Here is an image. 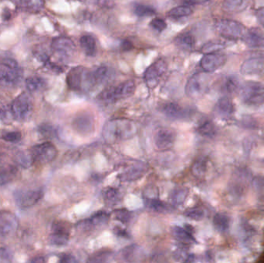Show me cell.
Listing matches in <instances>:
<instances>
[{"label":"cell","instance_id":"6da1fadb","mask_svg":"<svg viewBox=\"0 0 264 263\" xmlns=\"http://www.w3.org/2000/svg\"><path fill=\"white\" fill-rule=\"evenodd\" d=\"M137 124L126 118H114L108 120L102 130V136L108 144L117 143L133 138L138 133Z\"/></svg>","mask_w":264,"mask_h":263},{"label":"cell","instance_id":"7a4b0ae2","mask_svg":"<svg viewBox=\"0 0 264 263\" xmlns=\"http://www.w3.org/2000/svg\"><path fill=\"white\" fill-rule=\"evenodd\" d=\"M23 78V70L13 59H6L0 63V85L12 87Z\"/></svg>","mask_w":264,"mask_h":263},{"label":"cell","instance_id":"3957f363","mask_svg":"<svg viewBox=\"0 0 264 263\" xmlns=\"http://www.w3.org/2000/svg\"><path fill=\"white\" fill-rule=\"evenodd\" d=\"M12 117L19 121H26L31 117L33 111V101L28 93H22L10 104Z\"/></svg>","mask_w":264,"mask_h":263},{"label":"cell","instance_id":"277c9868","mask_svg":"<svg viewBox=\"0 0 264 263\" xmlns=\"http://www.w3.org/2000/svg\"><path fill=\"white\" fill-rule=\"evenodd\" d=\"M240 96L247 105H261L264 103V85L257 82H246L240 88Z\"/></svg>","mask_w":264,"mask_h":263},{"label":"cell","instance_id":"5b68a950","mask_svg":"<svg viewBox=\"0 0 264 263\" xmlns=\"http://www.w3.org/2000/svg\"><path fill=\"white\" fill-rule=\"evenodd\" d=\"M136 88V83L133 80H127L117 86L105 90L101 93V99L108 103H114L120 100L126 99L134 95Z\"/></svg>","mask_w":264,"mask_h":263},{"label":"cell","instance_id":"8992f818","mask_svg":"<svg viewBox=\"0 0 264 263\" xmlns=\"http://www.w3.org/2000/svg\"><path fill=\"white\" fill-rule=\"evenodd\" d=\"M67 83L73 91H80L85 86L89 87L94 84L92 73L88 72L84 67H73L67 75Z\"/></svg>","mask_w":264,"mask_h":263},{"label":"cell","instance_id":"52a82bcc","mask_svg":"<svg viewBox=\"0 0 264 263\" xmlns=\"http://www.w3.org/2000/svg\"><path fill=\"white\" fill-rule=\"evenodd\" d=\"M215 29L220 34L228 39H240L246 35V28L244 25L236 20L221 19L215 23Z\"/></svg>","mask_w":264,"mask_h":263},{"label":"cell","instance_id":"ba28073f","mask_svg":"<svg viewBox=\"0 0 264 263\" xmlns=\"http://www.w3.org/2000/svg\"><path fill=\"white\" fill-rule=\"evenodd\" d=\"M33 158V163L48 164L55 159L57 155L56 147L51 142H44L35 145L29 151Z\"/></svg>","mask_w":264,"mask_h":263},{"label":"cell","instance_id":"9c48e42d","mask_svg":"<svg viewBox=\"0 0 264 263\" xmlns=\"http://www.w3.org/2000/svg\"><path fill=\"white\" fill-rule=\"evenodd\" d=\"M167 70V64L165 60H158L151 64L144 74L145 83L149 88H155L159 83L161 76H163Z\"/></svg>","mask_w":264,"mask_h":263},{"label":"cell","instance_id":"30bf717a","mask_svg":"<svg viewBox=\"0 0 264 263\" xmlns=\"http://www.w3.org/2000/svg\"><path fill=\"white\" fill-rule=\"evenodd\" d=\"M19 227L18 218L10 211H0V237L13 236Z\"/></svg>","mask_w":264,"mask_h":263},{"label":"cell","instance_id":"8fae6325","mask_svg":"<svg viewBox=\"0 0 264 263\" xmlns=\"http://www.w3.org/2000/svg\"><path fill=\"white\" fill-rule=\"evenodd\" d=\"M226 54L215 52L205 54L200 60V66L206 73H212L222 67L227 62Z\"/></svg>","mask_w":264,"mask_h":263},{"label":"cell","instance_id":"7c38bea8","mask_svg":"<svg viewBox=\"0 0 264 263\" xmlns=\"http://www.w3.org/2000/svg\"><path fill=\"white\" fill-rule=\"evenodd\" d=\"M43 196L42 190L19 191L14 195L15 201L20 208H29L36 205Z\"/></svg>","mask_w":264,"mask_h":263},{"label":"cell","instance_id":"4fadbf2b","mask_svg":"<svg viewBox=\"0 0 264 263\" xmlns=\"http://www.w3.org/2000/svg\"><path fill=\"white\" fill-rule=\"evenodd\" d=\"M53 51L61 58H67L75 51V44L68 37L54 38L51 43Z\"/></svg>","mask_w":264,"mask_h":263},{"label":"cell","instance_id":"5bb4252c","mask_svg":"<svg viewBox=\"0 0 264 263\" xmlns=\"http://www.w3.org/2000/svg\"><path fill=\"white\" fill-rule=\"evenodd\" d=\"M70 237V227L67 223L58 222L54 223L52 233L49 237L50 242L53 245H64L68 242Z\"/></svg>","mask_w":264,"mask_h":263},{"label":"cell","instance_id":"9a60e30c","mask_svg":"<svg viewBox=\"0 0 264 263\" xmlns=\"http://www.w3.org/2000/svg\"><path fill=\"white\" fill-rule=\"evenodd\" d=\"M206 90V82L201 74L193 75L186 83V95L191 98H200Z\"/></svg>","mask_w":264,"mask_h":263},{"label":"cell","instance_id":"2e32d148","mask_svg":"<svg viewBox=\"0 0 264 263\" xmlns=\"http://www.w3.org/2000/svg\"><path fill=\"white\" fill-rule=\"evenodd\" d=\"M176 133L171 129L161 128L155 135V146L159 150L171 148L175 141Z\"/></svg>","mask_w":264,"mask_h":263},{"label":"cell","instance_id":"e0dca14e","mask_svg":"<svg viewBox=\"0 0 264 263\" xmlns=\"http://www.w3.org/2000/svg\"><path fill=\"white\" fill-rule=\"evenodd\" d=\"M264 70V58L250 57L245 60L240 67V72L244 76L259 74Z\"/></svg>","mask_w":264,"mask_h":263},{"label":"cell","instance_id":"ac0fdd59","mask_svg":"<svg viewBox=\"0 0 264 263\" xmlns=\"http://www.w3.org/2000/svg\"><path fill=\"white\" fill-rule=\"evenodd\" d=\"M73 125L76 130L82 135H87L93 130L95 121L91 114L83 113L74 119Z\"/></svg>","mask_w":264,"mask_h":263},{"label":"cell","instance_id":"d6986e66","mask_svg":"<svg viewBox=\"0 0 264 263\" xmlns=\"http://www.w3.org/2000/svg\"><path fill=\"white\" fill-rule=\"evenodd\" d=\"M215 112L221 118H229L234 113V105L228 97H223L215 106Z\"/></svg>","mask_w":264,"mask_h":263},{"label":"cell","instance_id":"ffe728a7","mask_svg":"<svg viewBox=\"0 0 264 263\" xmlns=\"http://www.w3.org/2000/svg\"><path fill=\"white\" fill-rule=\"evenodd\" d=\"M163 114L169 118L180 119L186 117L187 111L183 109L179 104L174 103H167L162 106L161 109Z\"/></svg>","mask_w":264,"mask_h":263},{"label":"cell","instance_id":"44dd1931","mask_svg":"<svg viewBox=\"0 0 264 263\" xmlns=\"http://www.w3.org/2000/svg\"><path fill=\"white\" fill-rule=\"evenodd\" d=\"M18 169L13 165H7L0 167V185H5L13 182L17 176Z\"/></svg>","mask_w":264,"mask_h":263},{"label":"cell","instance_id":"7402d4cb","mask_svg":"<svg viewBox=\"0 0 264 263\" xmlns=\"http://www.w3.org/2000/svg\"><path fill=\"white\" fill-rule=\"evenodd\" d=\"M80 47L88 57H95L97 53V44L95 38L90 35H83L80 37Z\"/></svg>","mask_w":264,"mask_h":263},{"label":"cell","instance_id":"603a6c76","mask_svg":"<svg viewBox=\"0 0 264 263\" xmlns=\"http://www.w3.org/2000/svg\"><path fill=\"white\" fill-rule=\"evenodd\" d=\"M172 235L174 239L179 242L186 245H192L196 243V240L193 235L189 233L187 229H183L180 226H174L172 229Z\"/></svg>","mask_w":264,"mask_h":263},{"label":"cell","instance_id":"cb8c5ba5","mask_svg":"<svg viewBox=\"0 0 264 263\" xmlns=\"http://www.w3.org/2000/svg\"><path fill=\"white\" fill-rule=\"evenodd\" d=\"M108 221V214L105 211H99L94 214L92 218L86 221L82 222L80 227L82 229L90 228L91 226H103Z\"/></svg>","mask_w":264,"mask_h":263},{"label":"cell","instance_id":"d4e9b609","mask_svg":"<svg viewBox=\"0 0 264 263\" xmlns=\"http://www.w3.org/2000/svg\"><path fill=\"white\" fill-rule=\"evenodd\" d=\"M245 42L251 48L264 47V36L259 31H247L244 37Z\"/></svg>","mask_w":264,"mask_h":263},{"label":"cell","instance_id":"484cf974","mask_svg":"<svg viewBox=\"0 0 264 263\" xmlns=\"http://www.w3.org/2000/svg\"><path fill=\"white\" fill-rule=\"evenodd\" d=\"M26 85L29 92H36L46 87L47 83L40 76H33L26 79Z\"/></svg>","mask_w":264,"mask_h":263},{"label":"cell","instance_id":"4316f807","mask_svg":"<svg viewBox=\"0 0 264 263\" xmlns=\"http://www.w3.org/2000/svg\"><path fill=\"white\" fill-rule=\"evenodd\" d=\"M145 205L147 208H150L152 211L158 213H165L171 211V208L168 204L161 202L158 198L155 199H145Z\"/></svg>","mask_w":264,"mask_h":263},{"label":"cell","instance_id":"83f0119b","mask_svg":"<svg viewBox=\"0 0 264 263\" xmlns=\"http://www.w3.org/2000/svg\"><path fill=\"white\" fill-rule=\"evenodd\" d=\"M213 225L219 233H226L230 228V218L227 214L218 213L214 216Z\"/></svg>","mask_w":264,"mask_h":263},{"label":"cell","instance_id":"f1b7e54d","mask_svg":"<svg viewBox=\"0 0 264 263\" xmlns=\"http://www.w3.org/2000/svg\"><path fill=\"white\" fill-rule=\"evenodd\" d=\"M175 44L178 46L179 48L183 50L189 51L192 50L195 45V39L192 35L189 33H183V34L179 35L175 38Z\"/></svg>","mask_w":264,"mask_h":263},{"label":"cell","instance_id":"f546056e","mask_svg":"<svg viewBox=\"0 0 264 263\" xmlns=\"http://www.w3.org/2000/svg\"><path fill=\"white\" fill-rule=\"evenodd\" d=\"M17 7L25 11L37 13L43 8L42 1H19L17 2Z\"/></svg>","mask_w":264,"mask_h":263},{"label":"cell","instance_id":"4dcf8cb0","mask_svg":"<svg viewBox=\"0 0 264 263\" xmlns=\"http://www.w3.org/2000/svg\"><path fill=\"white\" fill-rule=\"evenodd\" d=\"M145 174V168L140 167H132L120 176L122 181H135L140 179Z\"/></svg>","mask_w":264,"mask_h":263},{"label":"cell","instance_id":"1f68e13d","mask_svg":"<svg viewBox=\"0 0 264 263\" xmlns=\"http://www.w3.org/2000/svg\"><path fill=\"white\" fill-rule=\"evenodd\" d=\"M248 2L243 0H227L224 3V9L228 12H240L247 7Z\"/></svg>","mask_w":264,"mask_h":263},{"label":"cell","instance_id":"d6a6232c","mask_svg":"<svg viewBox=\"0 0 264 263\" xmlns=\"http://www.w3.org/2000/svg\"><path fill=\"white\" fill-rule=\"evenodd\" d=\"M193 10L190 6L183 5L179 6V7H174L171 9L168 12V16L171 18H181V17H186L193 13Z\"/></svg>","mask_w":264,"mask_h":263},{"label":"cell","instance_id":"836d02e7","mask_svg":"<svg viewBox=\"0 0 264 263\" xmlns=\"http://www.w3.org/2000/svg\"><path fill=\"white\" fill-rule=\"evenodd\" d=\"M189 190L186 188L175 189L170 195V199L174 205H181L187 198Z\"/></svg>","mask_w":264,"mask_h":263},{"label":"cell","instance_id":"e575fe53","mask_svg":"<svg viewBox=\"0 0 264 263\" xmlns=\"http://www.w3.org/2000/svg\"><path fill=\"white\" fill-rule=\"evenodd\" d=\"M207 161L205 158H199L195 161L192 167V173L196 178H202L206 172Z\"/></svg>","mask_w":264,"mask_h":263},{"label":"cell","instance_id":"d590c367","mask_svg":"<svg viewBox=\"0 0 264 263\" xmlns=\"http://www.w3.org/2000/svg\"><path fill=\"white\" fill-rule=\"evenodd\" d=\"M103 196L108 205H115L120 198V193L117 189L113 188H107L103 192Z\"/></svg>","mask_w":264,"mask_h":263},{"label":"cell","instance_id":"8d00e7d4","mask_svg":"<svg viewBox=\"0 0 264 263\" xmlns=\"http://www.w3.org/2000/svg\"><path fill=\"white\" fill-rule=\"evenodd\" d=\"M16 162L20 164V166L23 167H29L33 164V158H32L30 152H26V151H22V152L18 153L16 155Z\"/></svg>","mask_w":264,"mask_h":263},{"label":"cell","instance_id":"74e56055","mask_svg":"<svg viewBox=\"0 0 264 263\" xmlns=\"http://www.w3.org/2000/svg\"><path fill=\"white\" fill-rule=\"evenodd\" d=\"M198 133L204 137H212L215 135V127L211 121H205L197 128Z\"/></svg>","mask_w":264,"mask_h":263},{"label":"cell","instance_id":"f35d334b","mask_svg":"<svg viewBox=\"0 0 264 263\" xmlns=\"http://www.w3.org/2000/svg\"><path fill=\"white\" fill-rule=\"evenodd\" d=\"M134 12L139 17H149L155 14V10L153 7L142 4L136 5L134 8Z\"/></svg>","mask_w":264,"mask_h":263},{"label":"cell","instance_id":"ab89813d","mask_svg":"<svg viewBox=\"0 0 264 263\" xmlns=\"http://www.w3.org/2000/svg\"><path fill=\"white\" fill-rule=\"evenodd\" d=\"M108 73V67H105V66H101V67L97 68L93 73H92L94 83H101V82L104 81L106 78Z\"/></svg>","mask_w":264,"mask_h":263},{"label":"cell","instance_id":"60d3db41","mask_svg":"<svg viewBox=\"0 0 264 263\" xmlns=\"http://www.w3.org/2000/svg\"><path fill=\"white\" fill-rule=\"evenodd\" d=\"M224 48V42H218V41H213V42H207L204 45L202 51L205 54H211V53L218 52L220 50Z\"/></svg>","mask_w":264,"mask_h":263},{"label":"cell","instance_id":"b9f144b4","mask_svg":"<svg viewBox=\"0 0 264 263\" xmlns=\"http://www.w3.org/2000/svg\"><path fill=\"white\" fill-rule=\"evenodd\" d=\"M184 214L187 218L196 220V221L202 220L204 217V211L198 208H189L185 211Z\"/></svg>","mask_w":264,"mask_h":263},{"label":"cell","instance_id":"7bdbcfd3","mask_svg":"<svg viewBox=\"0 0 264 263\" xmlns=\"http://www.w3.org/2000/svg\"><path fill=\"white\" fill-rule=\"evenodd\" d=\"M114 216L118 221L122 223H127L131 218V214L127 209H117L114 211Z\"/></svg>","mask_w":264,"mask_h":263},{"label":"cell","instance_id":"ee69618b","mask_svg":"<svg viewBox=\"0 0 264 263\" xmlns=\"http://www.w3.org/2000/svg\"><path fill=\"white\" fill-rule=\"evenodd\" d=\"M10 115L12 116L10 105L9 106L3 98H0V120H7Z\"/></svg>","mask_w":264,"mask_h":263},{"label":"cell","instance_id":"f6af8a7d","mask_svg":"<svg viewBox=\"0 0 264 263\" xmlns=\"http://www.w3.org/2000/svg\"><path fill=\"white\" fill-rule=\"evenodd\" d=\"M21 134L19 132H7L2 136L4 141L10 143H17L21 140Z\"/></svg>","mask_w":264,"mask_h":263},{"label":"cell","instance_id":"bcb514c9","mask_svg":"<svg viewBox=\"0 0 264 263\" xmlns=\"http://www.w3.org/2000/svg\"><path fill=\"white\" fill-rule=\"evenodd\" d=\"M151 27L153 28L155 30L158 31L159 33L162 32L167 27V23L165 20L161 18H155L152 20L150 23Z\"/></svg>","mask_w":264,"mask_h":263},{"label":"cell","instance_id":"7dc6e473","mask_svg":"<svg viewBox=\"0 0 264 263\" xmlns=\"http://www.w3.org/2000/svg\"><path fill=\"white\" fill-rule=\"evenodd\" d=\"M12 254L7 249L0 248V263H12Z\"/></svg>","mask_w":264,"mask_h":263},{"label":"cell","instance_id":"c3c4849f","mask_svg":"<svg viewBox=\"0 0 264 263\" xmlns=\"http://www.w3.org/2000/svg\"><path fill=\"white\" fill-rule=\"evenodd\" d=\"M39 132L41 135L46 138H51V135H54V129L51 125H48V124H42L40 127H39Z\"/></svg>","mask_w":264,"mask_h":263},{"label":"cell","instance_id":"681fc988","mask_svg":"<svg viewBox=\"0 0 264 263\" xmlns=\"http://www.w3.org/2000/svg\"><path fill=\"white\" fill-rule=\"evenodd\" d=\"M158 189L153 186H150L145 189L144 196H145V199H155V198H158Z\"/></svg>","mask_w":264,"mask_h":263},{"label":"cell","instance_id":"f907efd6","mask_svg":"<svg viewBox=\"0 0 264 263\" xmlns=\"http://www.w3.org/2000/svg\"><path fill=\"white\" fill-rule=\"evenodd\" d=\"M108 259V254L101 253L99 255L94 256L88 263H105Z\"/></svg>","mask_w":264,"mask_h":263},{"label":"cell","instance_id":"816d5d0a","mask_svg":"<svg viewBox=\"0 0 264 263\" xmlns=\"http://www.w3.org/2000/svg\"><path fill=\"white\" fill-rule=\"evenodd\" d=\"M237 80H235L233 78H230L226 82V89L229 92H233V91H236L237 88Z\"/></svg>","mask_w":264,"mask_h":263},{"label":"cell","instance_id":"f5cc1de1","mask_svg":"<svg viewBox=\"0 0 264 263\" xmlns=\"http://www.w3.org/2000/svg\"><path fill=\"white\" fill-rule=\"evenodd\" d=\"M59 263H77V260L72 255H65L61 258Z\"/></svg>","mask_w":264,"mask_h":263},{"label":"cell","instance_id":"db71d44e","mask_svg":"<svg viewBox=\"0 0 264 263\" xmlns=\"http://www.w3.org/2000/svg\"><path fill=\"white\" fill-rule=\"evenodd\" d=\"M258 20L264 26V7H261L256 12Z\"/></svg>","mask_w":264,"mask_h":263},{"label":"cell","instance_id":"11a10c76","mask_svg":"<svg viewBox=\"0 0 264 263\" xmlns=\"http://www.w3.org/2000/svg\"><path fill=\"white\" fill-rule=\"evenodd\" d=\"M114 233H115L117 236H121V237H127V233H126V231L121 229V228H115V229H114Z\"/></svg>","mask_w":264,"mask_h":263},{"label":"cell","instance_id":"9f6ffc18","mask_svg":"<svg viewBox=\"0 0 264 263\" xmlns=\"http://www.w3.org/2000/svg\"><path fill=\"white\" fill-rule=\"evenodd\" d=\"M121 45H122V48L124 51H129L132 48V43L128 40H124Z\"/></svg>","mask_w":264,"mask_h":263},{"label":"cell","instance_id":"6f0895ef","mask_svg":"<svg viewBox=\"0 0 264 263\" xmlns=\"http://www.w3.org/2000/svg\"><path fill=\"white\" fill-rule=\"evenodd\" d=\"M29 263H45V258L43 257H35L33 259L30 260Z\"/></svg>","mask_w":264,"mask_h":263},{"label":"cell","instance_id":"680465c9","mask_svg":"<svg viewBox=\"0 0 264 263\" xmlns=\"http://www.w3.org/2000/svg\"><path fill=\"white\" fill-rule=\"evenodd\" d=\"M195 261V255H188L187 258H186V261L184 263H194Z\"/></svg>","mask_w":264,"mask_h":263}]
</instances>
